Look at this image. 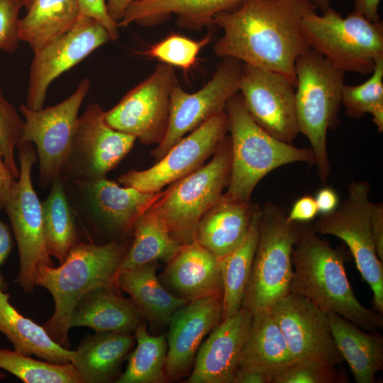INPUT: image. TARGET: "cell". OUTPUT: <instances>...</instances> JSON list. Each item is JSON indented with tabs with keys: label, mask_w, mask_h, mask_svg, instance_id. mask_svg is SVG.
Segmentation results:
<instances>
[{
	"label": "cell",
	"mask_w": 383,
	"mask_h": 383,
	"mask_svg": "<svg viewBox=\"0 0 383 383\" xmlns=\"http://www.w3.org/2000/svg\"><path fill=\"white\" fill-rule=\"evenodd\" d=\"M177 78L172 66L160 63L145 80L104 112L112 128L135 136L143 144L158 145L169 124L170 99Z\"/></svg>",
	"instance_id": "cell-13"
},
{
	"label": "cell",
	"mask_w": 383,
	"mask_h": 383,
	"mask_svg": "<svg viewBox=\"0 0 383 383\" xmlns=\"http://www.w3.org/2000/svg\"><path fill=\"white\" fill-rule=\"evenodd\" d=\"M343 253L301 223L294 245L289 293L301 295L326 313H335L367 331L383 327L382 313L367 309L355 296L348 279Z\"/></svg>",
	"instance_id": "cell-2"
},
{
	"label": "cell",
	"mask_w": 383,
	"mask_h": 383,
	"mask_svg": "<svg viewBox=\"0 0 383 383\" xmlns=\"http://www.w3.org/2000/svg\"><path fill=\"white\" fill-rule=\"evenodd\" d=\"M259 208L223 194L199 219L194 240L221 260L243 241Z\"/></svg>",
	"instance_id": "cell-23"
},
{
	"label": "cell",
	"mask_w": 383,
	"mask_h": 383,
	"mask_svg": "<svg viewBox=\"0 0 383 383\" xmlns=\"http://www.w3.org/2000/svg\"><path fill=\"white\" fill-rule=\"evenodd\" d=\"M331 334L357 383H374L383 369V337L365 331L335 313H328Z\"/></svg>",
	"instance_id": "cell-27"
},
{
	"label": "cell",
	"mask_w": 383,
	"mask_h": 383,
	"mask_svg": "<svg viewBox=\"0 0 383 383\" xmlns=\"http://www.w3.org/2000/svg\"><path fill=\"white\" fill-rule=\"evenodd\" d=\"M90 86V80L84 78L70 96L56 105L38 110L25 104L19 107L24 125L17 148L27 143L36 146L41 187L61 176L72 148L79 111Z\"/></svg>",
	"instance_id": "cell-12"
},
{
	"label": "cell",
	"mask_w": 383,
	"mask_h": 383,
	"mask_svg": "<svg viewBox=\"0 0 383 383\" xmlns=\"http://www.w3.org/2000/svg\"><path fill=\"white\" fill-rule=\"evenodd\" d=\"M211 33H209L200 40H194L172 33L138 53L187 72L196 64L201 50L211 40Z\"/></svg>",
	"instance_id": "cell-38"
},
{
	"label": "cell",
	"mask_w": 383,
	"mask_h": 383,
	"mask_svg": "<svg viewBox=\"0 0 383 383\" xmlns=\"http://www.w3.org/2000/svg\"><path fill=\"white\" fill-rule=\"evenodd\" d=\"M295 109L299 133L316 157L318 176L326 185L331 173L326 135L339 124L338 113L345 72L313 49L297 57Z\"/></svg>",
	"instance_id": "cell-5"
},
{
	"label": "cell",
	"mask_w": 383,
	"mask_h": 383,
	"mask_svg": "<svg viewBox=\"0 0 383 383\" xmlns=\"http://www.w3.org/2000/svg\"><path fill=\"white\" fill-rule=\"evenodd\" d=\"M41 206L47 251L61 264L71 249L81 241L62 176L53 179L50 192Z\"/></svg>",
	"instance_id": "cell-32"
},
{
	"label": "cell",
	"mask_w": 383,
	"mask_h": 383,
	"mask_svg": "<svg viewBox=\"0 0 383 383\" xmlns=\"http://www.w3.org/2000/svg\"><path fill=\"white\" fill-rule=\"evenodd\" d=\"M132 231L133 239L119 272L159 260L167 262L182 245L149 210L139 217Z\"/></svg>",
	"instance_id": "cell-34"
},
{
	"label": "cell",
	"mask_w": 383,
	"mask_h": 383,
	"mask_svg": "<svg viewBox=\"0 0 383 383\" xmlns=\"http://www.w3.org/2000/svg\"><path fill=\"white\" fill-rule=\"evenodd\" d=\"M300 226L274 203L260 208L258 240L242 304L252 314L270 310L289 293L292 253Z\"/></svg>",
	"instance_id": "cell-6"
},
{
	"label": "cell",
	"mask_w": 383,
	"mask_h": 383,
	"mask_svg": "<svg viewBox=\"0 0 383 383\" xmlns=\"http://www.w3.org/2000/svg\"><path fill=\"white\" fill-rule=\"evenodd\" d=\"M9 299L10 294L0 289V332L14 350L52 363L71 362L74 350L56 343L43 326L18 312Z\"/></svg>",
	"instance_id": "cell-30"
},
{
	"label": "cell",
	"mask_w": 383,
	"mask_h": 383,
	"mask_svg": "<svg viewBox=\"0 0 383 383\" xmlns=\"http://www.w3.org/2000/svg\"><path fill=\"white\" fill-rule=\"evenodd\" d=\"M23 1V7L26 8V9L27 10L29 6H30L33 0H22Z\"/></svg>",
	"instance_id": "cell-52"
},
{
	"label": "cell",
	"mask_w": 383,
	"mask_h": 383,
	"mask_svg": "<svg viewBox=\"0 0 383 383\" xmlns=\"http://www.w3.org/2000/svg\"><path fill=\"white\" fill-rule=\"evenodd\" d=\"M318 214L314 196L305 195L299 198L294 203L289 213H287V218L292 222L309 223Z\"/></svg>",
	"instance_id": "cell-43"
},
{
	"label": "cell",
	"mask_w": 383,
	"mask_h": 383,
	"mask_svg": "<svg viewBox=\"0 0 383 383\" xmlns=\"http://www.w3.org/2000/svg\"><path fill=\"white\" fill-rule=\"evenodd\" d=\"M157 262L118 272L116 284L126 292L143 318L167 326L174 312L189 301L166 290L156 275Z\"/></svg>",
	"instance_id": "cell-28"
},
{
	"label": "cell",
	"mask_w": 383,
	"mask_h": 383,
	"mask_svg": "<svg viewBox=\"0 0 383 383\" xmlns=\"http://www.w3.org/2000/svg\"><path fill=\"white\" fill-rule=\"evenodd\" d=\"M301 29L309 47L344 72L371 74L383 57L380 20L372 22L355 11L343 18L330 7L321 14H306Z\"/></svg>",
	"instance_id": "cell-8"
},
{
	"label": "cell",
	"mask_w": 383,
	"mask_h": 383,
	"mask_svg": "<svg viewBox=\"0 0 383 383\" xmlns=\"http://www.w3.org/2000/svg\"><path fill=\"white\" fill-rule=\"evenodd\" d=\"M341 105L350 118L359 119L366 113L371 114L378 131H383V57L376 62L367 81L359 85L343 86Z\"/></svg>",
	"instance_id": "cell-37"
},
{
	"label": "cell",
	"mask_w": 383,
	"mask_h": 383,
	"mask_svg": "<svg viewBox=\"0 0 383 383\" xmlns=\"http://www.w3.org/2000/svg\"><path fill=\"white\" fill-rule=\"evenodd\" d=\"M316 11L309 0H243L215 16L223 35L213 51L219 57L278 73L296 87V60L311 49L301 20Z\"/></svg>",
	"instance_id": "cell-1"
},
{
	"label": "cell",
	"mask_w": 383,
	"mask_h": 383,
	"mask_svg": "<svg viewBox=\"0 0 383 383\" xmlns=\"http://www.w3.org/2000/svg\"><path fill=\"white\" fill-rule=\"evenodd\" d=\"M18 149L19 176L12 186L4 209L9 217L19 255L17 282L26 293H31L39 265L54 266L45 244L42 206L34 189L31 171L37 160L32 143Z\"/></svg>",
	"instance_id": "cell-11"
},
{
	"label": "cell",
	"mask_w": 383,
	"mask_h": 383,
	"mask_svg": "<svg viewBox=\"0 0 383 383\" xmlns=\"http://www.w3.org/2000/svg\"><path fill=\"white\" fill-rule=\"evenodd\" d=\"M319 214L334 211L340 204L339 196L335 189L324 185L314 196Z\"/></svg>",
	"instance_id": "cell-45"
},
{
	"label": "cell",
	"mask_w": 383,
	"mask_h": 383,
	"mask_svg": "<svg viewBox=\"0 0 383 383\" xmlns=\"http://www.w3.org/2000/svg\"><path fill=\"white\" fill-rule=\"evenodd\" d=\"M111 40L100 22L80 14L69 31L34 52L25 105L33 110L42 109L53 80Z\"/></svg>",
	"instance_id": "cell-17"
},
{
	"label": "cell",
	"mask_w": 383,
	"mask_h": 383,
	"mask_svg": "<svg viewBox=\"0 0 383 383\" xmlns=\"http://www.w3.org/2000/svg\"><path fill=\"white\" fill-rule=\"evenodd\" d=\"M63 179L71 208L88 242H92L94 236L126 235L162 193L121 186L106 177L91 180Z\"/></svg>",
	"instance_id": "cell-9"
},
{
	"label": "cell",
	"mask_w": 383,
	"mask_h": 383,
	"mask_svg": "<svg viewBox=\"0 0 383 383\" xmlns=\"http://www.w3.org/2000/svg\"><path fill=\"white\" fill-rule=\"evenodd\" d=\"M19 20L20 41L33 52L69 31L80 16L78 0H33Z\"/></svg>",
	"instance_id": "cell-31"
},
{
	"label": "cell",
	"mask_w": 383,
	"mask_h": 383,
	"mask_svg": "<svg viewBox=\"0 0 383 383\" xmlns=\"http://www.w3.org/2000/svg\"><path fill=\"white\" fill-rule=\"evenodd\" d=\"M348 196L333 211L320 214L312 224L319 235L335 236L350 249L361 276L373 294V309L383 313V265L377 256L371 229L370 184L352 181Z\"/></svg>",
	"instance_id": "cell-10"
},
{
	"label": "cell",
	"mask_w": 383,
	"mask_h": 383,
	"mask_svg": "<svg viewBox=\"0 0 383 383\" xmlns=\"http://www.w3.org/2000/svg\"><path fill=\"white\" fill-rule=\"evenodd\" d=\"M6 378L5 374L4 372H0V380H3Z\"/></svg>",
	"instance_id": "cell-53"
},
{
	"label": "cell",
	"mask_w": 383,
	"mask_h": 383,
	"mask_svg": "<svg viewBox=\"0 0 383 383\" xmlns=\"http://www.w3.org/2000/svg\"><path fill=\"white\" fill-rule=\"evenodd\" d=\"M295 87L278 73L243 64L239 93L248 111L265 131L288 143L299 133Z\"/></svg>",
	"instance_id": "cell-18"
},
{
	"label": "cell",
	"mask_w": 383,
	"mask_h": 383,
	"mask_svg": "<svg viewBox=\"0 0 383 383\" xmlns=\"http://www.w3.org/2000/svg\"><path fill=\"white\" fill-rule=\"evenodd\" d=\"M316 9L321 13L325 12L329 9L330 4L333 0H309Z\"/></svg>",
	"instance_id": "cell-51"
},
{
	"label": "cell",
	"mask_w": 383,
	"mask_h": 383,
	"mask_svg": "<svg viewBox=\"0 0 383 383\" xmlns=\"http://www.w3.org/2000/svg\"><path fill=\"white\" fill-rule=\"evenodd\" d=\"M294 361L316 360L332 365L344 360L333 338L328 314L304 296L289 293L269 310Z\"/></svg>",
	"instance_id": "cell-19"
},
{
	"label": "cell",
	"mask_w": 383,
	"mask_h": 383,
	"mask_svg": "<svg viewBox=\"0 0 383 383\" xmlns=\"http://www.w3.org/2000/svg\"><path fill=\"white\" fill-rule=\"evenodd\" d=\"M243 63L233 57H223L211 79L199 91L188 93L178 84L173 89L167 131L163 140L151 150L160 160L186 134L216 113L224 111L229 99L239 91Z\"/></svg>",
	"instance_id": "cell-14"
},
{
	"label": "cell",
	"mask_w": 383,
	"mask_h": 383,
	"mask_svg": "<svg viewBox=\"0 0 383 383\" xmlns=\"http://www.w3.org/2000/svg\"><path fill=\"white\" fill-rule=\"evenodd\" d=\"M22 0H0V50L13 53L18 48Z\"/></svg>",
	"instance_id": "cell-41"
},
{
	"label": "cell",
	"mask_w": 383,
	"mask_h": 383,
	"mask_svg": "<svg viewBox=\"0 0 383 383\" xmlns=\"http://www.w3.org/2000/svg\"><path fill=\"white\" fill-rule=\"evenodd\" d=\"M15 180L4 162L0 149V209L4 208Z\"/></svg>",
	"instance_id": "cell-47"
},
{
	"label": "cell",
	"mask_w": 383,
	"mask_h": 383,
	"mask_svg": "<svg viewBox=\"0 0 383 383\" xmlns=\"http://www.w3.org/2000/svg\"><path fill=\"white\" fill-rule=\"evenodd\" d=\"M130 244L123 240L103 244L80 241L59 267H37L35 284L45 288L55 304L43 327L56 343L69 348L71 316L85 294L96 288L118 287L117 275Z\"/></svg>",
	"instance_id": "cell-3"
},
{
	"label": "cell",
	"mask_w": 383,
	"mask_h": 383,
	"mask_svg": "<svg viewBox=\"0 0 383 383\" xmlns=\"http://www.w3.org/2000/svg\"><path fill=\"white\" fill-rule=\"evenodd\" d=\"M162 272L174 295L188 301L223 294L219 260L195 240L182 245Z\"/></svg>",
	"instance_id": "cell-22"
},
{
	"label": "cell",
	"mask_w": 383,
	"mask_h": 383,
	"mask_svg": "<svg viewBox=\"0 0 383 383\" xmlns=\"http://www.w3.org/2000/svg\"><path fill=\"white\" fill-rule=\"evenodd\" d=\"M80 13L95 18L109 32L111 40L119 37L118 23L109 16L106 0H78Z\"/></svg>",
	"instance_id": "cell-42"
},
{
	"label": "cell",
	"mask_w": 383,
	"mask_h": 383,
	"mask_svg": "<svg viewBox=\"0 0 383 383\" xmlns=\"http://www.w3.org/2000/svg\"><path fill=\"white\" fill-rule=\"evenodd\" d=\"M13 247L11 233L8 226L0 218V289L6 291L7 284L1 272V267L9 256Z\"/></svg>",
	"instance_id": "cell-46"
},
{
	"label": "cell",
	"mask_w": 383,
	"mask_h": 383,
	"mask_svg": "<svg viewBox=\"0 0 383 383\" xmlns=\"http://www.w3.org/2000/svg\"><path fill=\"white\" fill-rule=\"evenodd\" d=\"M222 318L223 294L191 300L174 312L166 336L167 380H177L189 371L202 340Z\"/></svg>",
	"instance_id": "cell-20"
},
{
	"label": "cell",
	"mask_w": 383,
	"mask_h": 383,
	"mask_svg": "<svg viewBox=\"0 0 383 383\" xmlns=\"http://www.w3.org/2000/svg\"><path fill=\"white\" fill-rule=\"evenodd\" d=\"M136 346L127 357L126 370L117 383H162L167 381L166 335H152L142 323L134 331Z\"/></svg>",
	"instance_id": "cell-35"
},
{
	"label": "cell",
	"mask_w": 383,
	"mask_h": 383,
	"mask_svg": "<svg viewBox=\"0 0 383 383\" xmlns=\"http://www.w3.org/2000/svg\"><path fill=\"white\" fill-rule=\"evenodd\" d=\"M371 229L377 256L383 261V204L372 202Z\"/></svg>",
	"instance_id": "cell-44"
},
{
	"label": "cell",
	"mask_w": 383,
	"mask_h": 383,
	"mask_svg": "<svg viewBox=\"0 0 383 383\" xmlns=\"http://www.w3.org/2000/svg\"><path fill=\"white\" fill-rule=\"evenodd\" d=\"M253 314L241 307L211 331L196 354L187 383H233Z\"/></svg>",
	"instance_id": "cell-21"
},
{
	"label": "cell",
	"mask_w": 383,
	"mask_h": 383,
	"mask_svg": "<svg viewBox=\"0 0 383 383\" xmlns=\"http://www.w3.org/2000/svg\"><path fill=\"white\" fill-rule=\"evenodd\" d=\"M135 343L134 335L96 332L84 337L71 361L82 383L116 382L122 363Z\"/></svg>",
	"instance_id": "cell-25"
},
{
	"label": "cell",
	"mask_w": 383,
	"mask_h": 383,
	"mask_svg": "<svg viewBox=\"0 0 383 383\" xmlns=\"http://www.w3.org/2000/svg\"><path fill=\"white\" fill-rule=\"evenodd\" d=\"M24 121L0 89V149L4 162L16 179L19 169L15 162L14 150L21 140Z\"/></svg>",
	"instance_id": "cell-40"
},
{
	"label": "cell",
	"mask_w": 383,
	"mask_h": 383,
	"mask_svg": "<svg viewBox=\"0 0 383 383\" xmlns=\"http://www.w3.org/2000/svg\"><path fill=\"white\" fill-rule=\"evenodd\" d=\"M286 339L270 311L253 314L239 368L273 377L294 362Z\"/></svg>",
	"instance_id": "cell-29"
},
{
	"label": "cell",
	"mask_w": 383,
	"mask_h": 383,
	"mask_svg": "<svg viewBox=\"0 0 383 383\" xmlns=\"http://www.w3.org/2000/svg\"><path fill=\"white\" fill-rule=\"evenodd\" d=\"M118 287L96 288L74 307L70 328L89 327L96 332L131 334L144 319L131 298L117 293Z\"/></svg>",
	"instance_id": "cell-24"
},
{
	"label": "cell",
	"mask_w": 383,
	"mask_h": 383,
	"mask_svg": "<svg viewBox=\"0 0 383 383\" xmlns=\"http://www.w3.org/2000/svg\"><path fill=\"white\" fill-rule=\"evenodd\" d=\"M242 1L135 0L127 8L118 26L126 27L133 23L148 25L175 14L179 27L199 30L214 24L216 14L235 7Z\"/></svg>",
	"instance_id": "cell-26"
},
{
	"label": "cell",
	"mask_w": 383,
	"mask_h": 383,
	"mask_svg": "<svg viewBox=\"0 0 383 383\" xmlns=\"http://www.w3.org/2000/svg\"><path fill=\"white\" fill-rule=\"evenodd\" d=\"M229 131L226 112L222 111L190 132L151 167L132 170L118 182L145 192H158L167 185L197 170L211 157Z\"/></svg>",
	"instance_id": "cell-15"
},
{
	"label": "cell",
	"mask_w": 383,
	"mask_h": 383,
	"mask_svg": "<svg viewBox=\"0 0 383 383\" xmlns=\"http://www.w3.org/2000/svg\"><path fill=\"white\" fill-rule=\"evenodd\" d=\"M233 383H271V381L264 373L238 369Z\"/></svg>",
	"instance_id": "cell-49"
},
{
	"label": "cell",
	"mask_w": 383,
	"mask_h": 383,
	"mask_svg": "<svg viewBox=\"0 0 383 383\" xmlns=\"http://www.w3.org/2000/svg\"><path fill=\"white\" fill-rule=\"evenodd\" d=\"M0 368L25 383H82L71 362L38 360L15 350L0 348Z\"/></svg>",
	"instance_id": "cell-36"
},
{
	"label": "cell",
	"mask_w": 383,
	"mask_h": 383,
	"mask_svg": "<svg viewBox=\"0 0 383 383\" xmlns=\"http://www.w3.org/2000/svg\"><path fill=\"white\" fill-rule=\"evenodd\" d=\"M231 168V138L226 135L207 164L170 184L148 210L176 240L192 243L199 219L228 187Z\"/></svg>",
	"instance_id": "cell-7"
},
{
	"label": "cell",
	"mask_w": 383,
	"mask_h": 383,
	"mask_svg": "<svg viewBox=\"0 0 383 383\" xmlns=\"http://www.w3.org/2000/svg\"><path fill=\"white\" fill-rule=\"evenodd\" d=\"M231 168L226 197L250 202L257 184L275 169L294 162L316 165L311 148H298L265 131L252 118L239 91L228 101Z\"/></svg>",
	"instance_id": "cell-4"
},
{
	"label": "cell",
	"mask_w": 383,
	"mask_h": 383,
	"mask_svg": "<svg viewBox=\"0 0 383 383\" xmlns=\"http://www.w3.org/2000/svg\"><path fill=\"white\" fill-rule=\"evenodd\" d=\"M381 0H355L354 11L372 22L379 21L378 8Z\"/></svg>",
	"instance_id": "cell-48"
},
{
	"label": "cell",
	"mask_w": 383,
	"mask_h": 383,
	"mask_svg": "<svg viewBox=\"0 0 383 383\" xmlns=\"http://www.w3.org/2000/svg\"><path fill=\"white\" fill-rule=\"evenodd\" d=\"M348 378L335 365L316 360H301L276 374L272 383H346Z\"/></svg>",
	"instance_id": "cell-39"
},
{
	"label": "cell",
	"mask_w": 383,
	"mask_h": 383,
	"mask_svg": "<svg viewBox=\"0 0 383 383\" xmlns=\"http://www.w3.org/2000/svg\"><path fill=\"white\" fill-rule=\"evenodd\" d=\"M101 106L92 103L79 116L72 148L61 176L65 179L106 177L133 148L136 138L110 127Z\"/></svg>",
	"instance_id": "cell-16"
},
{
	"label": "cell",
	"mask_w": 383,
	"mask_h": 383,
	"mask_svg": "<svg viewBox=\"0 0 383 383\" xmlns=\"http://www.w3.org/2000/svg\"><path fill=\"white\" fill-rule=\"evenodd\" d=\"M135 0H107V10L111 18L118 23L127 8Z\"/></svg>",
	"instance_id": "cell-50"
},
{
	"label": "cell",
	"mask_w": 383,
	"mask_h": 383,
	"mask_svg": "<svg viewBox=\"0 0 383 383\" xmlns=\"http://www.w3.org/2000/svg\"><path fill=\"white\" fill-rule=\"evenodd\" d=\"M259 213L260 208L255 212L241 244L219 260L223 287L222 321L242 307L258 240Z\"/></svg>",
	"instance_id": "cell-33"
}]
</instances>
